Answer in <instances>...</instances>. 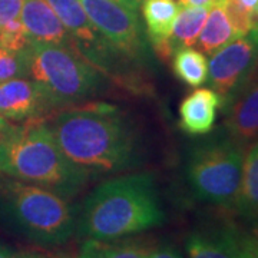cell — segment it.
Here are the masks:
<instances>
[{"instance_id":"20","label":"cell","mask_w":258,"mask_h":258,"mask_svg":"<svg viewBox=\"0 0 258 258\" xmlns=\"http://www.w3.org/2000/svg\"><path fill=\"white\" fill-rule=\"evenodd\" d=\"M175 76L191 88H198L208 79V60L192 46L178 47L171 56Z\"/></svg>"},{"instance_id":"9","label":"cell","mask_w":258,"mask_h":258,"mask_svg":"<svg viewBox=\"0 0 258 258\" xmlns=\"http://www.w3.org/2000/svg\"><path fill=\"white\" fill-rule=\"evenodd\" d=\"M257 66L258 29L255 28L212 53L207 82L220 95L222 106L240 91Z\"/></svg>"},{"instance_id":"11","label":"cell","mask_w":258,"mask_h":258,"mask_svg":"<svg viewBox=\"0 0 258 258\" xmlns=\"http://www.w3.org/2000/svg\"><path fill=\"white\" fill-rule=\"evenodd\" d=\"M56 108L43 88L30 78L0 83V116L12 123L46 119Z\"/></svg>"},{"instance_id":"26","label":"cell","mask_w":258,"mask_h":258,"mask_svg":"<svg viewBox=\"0 0 258 258\" xmlns=\"http://www.w3.org/2000/svg\"><path fill=\"white\" fill-rule=\"evenodd\" d=\"M181 6H189V8H211L217 3V0H179Z\"/></svg>"},{"instance_id":"27","label":"cell","mask_w":258,"mask_h":258,"mask_svg":"<svg viewBox=\"0 0 258 258\" xmlns=\"http://www.w3.org/2000/svg\"><path fill=\"white\" fill-rule=\"evenodd\" d=\"M237 2L240 3L241 6H244L245 9H248V10H251V12H254V13H255L258 0H237Z\"/></svg>"},{"instance_id":"19","label":"cell","mask_w":258,"mask_h":258,"mask_svg":"<svg viewBox=\"0 0 258 258\" xmlns=\"http://www.w3.org/2000/svg\"><path fill=\"white\" fill-rule=\"evenodd\" d=\"M23 0H0V43L13 52H22L29 45V36L22 25Z\"/></svg>"},{"instance_id":"4","label":"cell","mask_w":258,"mask_h":258,"mask_svg":"<svg viewBox=\"0 0 258 258\" xmlns=\"http://www.w3.org/2000/svg\"><path fill=\"white\" fill-rule=\"evenodd\" d=\"M0 224L33 244L53 247L71 240L78 214L60 194L10 178L0 181Z\"/></svg>"},{"instance_id":"8","label":"cell","mask_w":258,"mask_h":258,"mask_svg":"<svg viewBox=\"0 0 258 258\" xmlns=\"http://www.w3.org/2000/svg\"><path fill=\"white\" fill-rule=\"evenodd\" d=\"M74 39L76 50L99 72L119 81L122 60H128L93 28L79 0H46Z\"/></svg>"},{"instance_id":"22","label":"cell","mask_w":258,"mask_h":258,"mask_svg":"<svg viewBox=\"0 0 258 258\" xmlns=\"http://www.w3.org/2000/svg\"><path fill=\"white\" fill-rule=\"evenodd\" d=\"M237 37L247 35L255 28V13L241 6L237 0H220Z\"/></svg>"},{"instance_id":"1","label":"cell","mask_w":258,"mask_h":258,"mask_svg":"<svg viewBox=\"0 0 258 258\" xmlns=\"http://www.w3.org/2000/svg\"><path fill=\"white\" fill-rule=\"evenodd\" d=\"M47 126L64 155L91 175L120 172L139 159L138 131L111 103L72 105L55 113Z\"/></svg>"},{"instance_id":"16","label":"cell","mask_w":258,"mask_h":258,"mask_svg":"<svg viewBox=\"0 0 258 258\" xmlns=\"http://www.w3.org/2000/svg\"><path fill=\"white\" fill-rule=\"evenodd\" d=\"M234 211L245 220H258V141L245 151L240 192Z\"/></svg>"},{"instance_id":"25","label":"cell","mask_w":258,"mask_h":258,"mask_svg":"<svg viewBox=\"0 0 258 258\" xmlns=\"http://www.w3.org/2000/svg\"><path fill=\"white\" fill-rule=\"evenodd\" d=\"M148 258H184L179 249L172 247V245H157L149 252Z\"/></svg>"},{"instance_id":"13","label":"cell","mask_w":258,"mask_h":258,"mask_svg":"<svg viewBox=\"0 0 258 258\" xmlns=\"http://www.w3.org/2000/svg\"><path fill=\"white\" fill-rule=\"evenodd\" d=\"M22 25L29 40L75 49V42L46 0H23Z\"/></svg>"},{"instance_id":"5","label":"cell","mask_w":258,"mask_h":258,"mask_svg":"<svg viewBox=\"0 0 258 258\" xmlns=\"http://www.w3.org/2000/svg\"><path fill=\"white\" fill-rule=\"evenodd\" d=\"M20 55L25 78L43 88L56 109L86 102L101 92L106 82L105 75L71 47L30 40Z\"/></svg>"},{"instance_id":"6","label":"cell","mask_w":258,"mask_h":258,"mask_svg":"<svg viewBox=\"0 0 258 258\" xmlns=\"http://www.w3.org/2000/svg\"><path fill=\"white\" fill-rule=\"evenodd\" d=\"M247 148L224 129L197 142L186 159V181L195 200L234 210Z\"/></svg>"},{"instance_id":"3","label":"cell","mask_w":258,"mask_h":258,"mask_svg":"<svg viewBox=\"0 0 258 258\" xmlns=\"http://www.w3.org/2000/svg\"><path fill=\"white\" fill-rule=\"evenodd\" d=\"M0 172L13 179L45 186L68 200L79 192L92 176L62 152L46 119L12 123L0 141Z\"/></svg>"},{"instance_id":"14","label":"cell","mask_w":258,"mask_h":258,"mask_svg":"<svg viewBox=\"0 0 258 258\" xmlns=\"http://www.w3.org/2000/svg\"><path fill=\"white\" fill-rule=\"evenodd\" d=\"M222 99L211 88H200L191 92L179 105V128L192 137L210 134L217 120Z\"/></svg>"},{"instance_id":"23","label":"cell","mask_w":258,"mask_h":258,"mask_svg":"<svg viewBox=\"0 0 258 258\" xmlns=\"http://www.w3.org/2000/svg\"><path fill=\"white\" fill-rule=\"evenodd\" d=\"M25 78V66L20 52H13L0 43V83Z\"/></svg>"},{"instance_id":"30","label":"cell","mask_w":258,"mask_h":258,"mask_svg":"<svg viewBox=\"0 0 258 258\" xmlns=\"http://www.w3.org/2000/svg\"><path fill=\"white\" fill-rule=\"evenodd\" d=\"M122 2L128 3V5L134 6V8H137V9H139V6H141V3H142V0H122Z\"/></svg>"},{"instance_id":"31","label":"cell","mask_w":258,"mask_h":258,"mask_svg":"<svg viewBox=\"0 0 258 258\" xmlns=\"http://www.w3.org/2000/svg\"><path fill=\"white\" fill-rule=\"evenodd\" d=\"M255 29H258V5L257 9H255Z\"/></svg>"},{"instance_id":"18","label":"cell","mask_w":258,"mask_h":258,"mask_svg":"<svg viewBox=\"0 0 258 258\" xmlns=\"http://www.w3.org/2000/svg\"><path fill=\"white\" fill-rule=\"evenodd\" d=\"M237 37L234 29L231 26L227 13L222 8L221 2L217 0L208 10V16L205 19L203 30L198 36L197 45L205 55H212L218 49L225 46Z\"/></svg>"},{"instance_id":"21","label":"cell","mask_w":258,"mask_h":258,"mask_svg":"<svg viewBox=\"0 0 258 258\" xmlns=\"http://www.w3.org/2000/svg\"><path fill=\"white\" fill-rule=\"evenodd\" d=\"M208 10L210 8L181 6L169 36V45L174 52L178 47L197 45L205 19L208 16Z\"/></svg>"},{"instance_id":"10","label":"cell","mask_w":258,"mask_h":258,"mask_svg":"<svg viewBox=\"0 0 258 258\" xmlns=\"http://www.w3.org/2000/svg\"><path fill=\"white\" fill-rule=\"evenodd\" d=\"M188 258H258V230L221 221L191 231L185 240Z\"/></svg>"},{"instance_id":"24","label":"cell","mask_w":258,"mask_h":258,"mask_svg":"<svg viewBox=\"0 0 258 258\" xmlns=\"http://www.w3.org/2000/svg\"><path fill=\"white\" fill-rule=\"evenodd\" d=\"M13 258H71L63 252L46 251V249H26L15 252Z\"/></svg>"},{"instance_id":"29","label":"cell","mask_w":258,"mask_h":258,"mask_svg":"<svg viewBox=\"0 0 258 258\" xmlns=\"http://www.w3.org/2000/svg\"><path fill=\"white\" fill-rule=\"evenodd\" d=\"M15 257V251L8 248L6 245L0 244V258H13Z\"/></svg>"},{"instance_id":"12","label":"cell","mask_w":258,"mask_h":258,"mask_svg":"<svg viewBox=\"0 0 258 258\" xmlns=\"http://www.w3.org/2000/svg\"><path fill=\"white\" fill-rule=\"evenodd\" d=\"M222 129L245 148L258 141V66L238 92L221 108Z\"/></svg>"},{"instance_id":"15","label":"cell","mask_w":258,"mask_h":258,"mask_svg":"<svg viewBox=\"0 0 258 258\" xmlns=\"http://www.w3.org/2000/svg\"><path fill=\"white\" fill-rule=\"evenodd\" d=\"M181 5L175 0H142V18L147 36L161 59L168 60L174 53L169 36Z\"/></svg>"},{"instance_id":"2","label":"cell","mask_w":258,"mask_h":258,"mask_svg":"<svg viewBox=\"0 0 258 258\" xmlns=\"http://www.w3.org/2000/svg\"><path fill=\"white\" fill-rule=\"evenodd\" d=\"M164 222L155 176L137 172L115 176L96 186L83 201L76 228L86 240H119Z\"/></svg>"},{"instance_id":"7","label":"cell","mask_w":258,"mask_h":258,"mask_svg":"<svg viewBox=\"0 0 258 258\" xmlns=\"http://www.w3.org/2000/svg\"><path fill=\"white\" fill-rule=\"evenodd\" d=\"M93 28L128 60H142L147 43L138 9L122 0H79Z\"/></svg>"},{"instance_id":"28","label":"cell","mask_w":258,"mask_h":258,"mask_svg":"<svg viewBox=\"0 0 258 258\" xmlns=\"http://www.w3.org/2000/svg\"><path fill=\"white\" fill-rule=\"evenodd\" d=\"M10 126H12V122L3 119V118L0 116V141L3 139V137H5L6 134H8V131L10 129Z\"/></svg>"},{"instance_id":"17","label":"cell","mask_w":258,"mask_h":258,"mask_svg":"<svg viewBox=\"0 0 258 258\" xmlns=\"http://www.w3.org/2000/svg\"><path fill=\"white\" fill-rule=\"evenodd\" d=\"M155 245L142 238L86 240L79 258H148Z\"/></svg>"}]
</instances>
